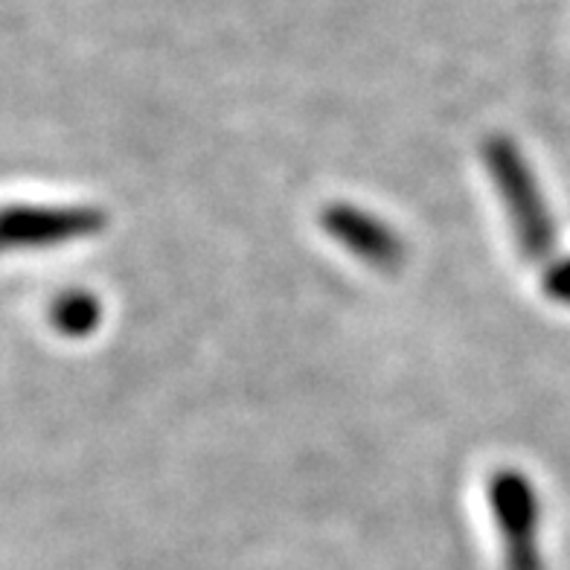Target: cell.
<instances>
[{
	"mask_svg": "<svg viewBox=\"0 0 570 570\" xmlns=\"http://www.w3.org/2000/svg\"><path fill=\"white\" fill-rule=\"evenodd\" d=\"M106 227V210L88 204H16L3 213L7 248H61L70 242L99 236Z\"/></svg>",
	"mask_w": 570,
	"mask_h": 570,
	"instance_id": "obj_3",
	"label": "cell"
},
{
	"mask_svg": "<svg viewBox=\"0 0 570 570\" xmlns=\"http://www.w3.org/2000/svg\"><path fill=\"white\" fill-rule=\"evenodd\" d=\"M489 507L503 539L507 570H541L539 492L521 469H498L487 483Z\"/></svg>",
	"mask_w": 570,
	"mask_h": 570,
	"instance_id": "obj_2",
	"label": "cell"
},
{
	"mask_svg": "<svg viewBox=\"0 0 570 570\" xmlns=\"http://www.w3.org/2000/svg\"><path fill=\"white\" fill-rule=\"evenodd\" d=\"M321 227L338 242L346 254H353L367 268L393 274L405 263L407 250L402 236L384 218L361 210L355 204L335 202L330 207H323Z\"/></svg>",
	"mask_w": 570,
	"mask_h": 570,
	"instance_id": "obj_4",
	"label": "cell"
},
{
	"mask_svg": "<svg viewBox=\"0 0 570 570\" xmlns=\"http://www.w3.org/2000/svg\"><path fill=\"white\" fill-rule=\"evenodd\" d=\"M541 288H544V294H548L553 303L570 306V256L550 263V268L544 271V283H541Z\"/></svg>",
	"mask_w": 570,
	"mask_h": 570,
	"instance_id": "obj_6",
	"label": "cell"
},
{
	"mask_svg": "<svg viewBox=\"0 0 570 570\" xmlns=\"http://www.w3.org/2000/svg\"><path fill=\"white\" fill-rule=\"evenodd\" d=\"M50 321L65 338H88L102 321V306H99L97 294L73 288V292L56 297L53 308H50Z\"/></svg>",
	"mask_w": 570,
	"mask_h": 570,
	"instance_id": "obj_5",
	"label": "cell"
},
{
	"mask_svg": "<svg viewBox=\"0 0 570 570\" xmlns=\"http://www.w3.org/2000/svg\"><path fill=\"white\" fill-rule=\"evenodd\" d=\"M483 164L501 198L518 250L530 263H548L556 250V225L541 184L512 137L492 135L481 146Z\"/></svg>",
	"mask_w": 570,
	"mask_h": 570,
	"instance_id": "obj_1",
	"label": "cell"
}]
</instances>
